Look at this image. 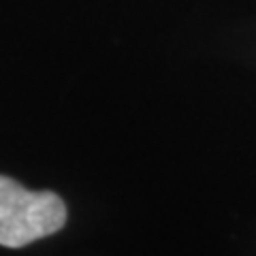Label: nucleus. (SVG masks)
Masks as SVG:
<instances>
[{"mask_svg": "<svg viewBox=\"0 0 256 256\" xmlns=\"http://www.w3.org/2000/svg\"><path fill=\"white\" fill-rule=\"evenodd\" d=\"M66 222V205L50 190H28L0 175V246L24 248L54 235Z\"/></svg>", "mask_w": 256, "mask_h": 256, "instance_id": "nucleus-1", "label": "nucleus"}]
</instances>
